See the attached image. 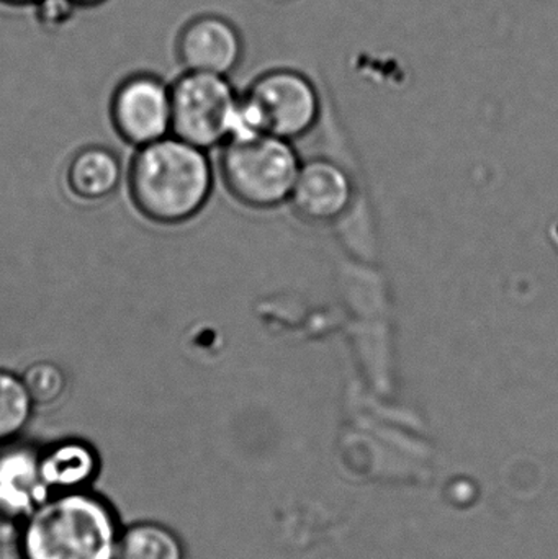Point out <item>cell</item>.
Masks as SVG:
<instances>
[{
	"label": "cell",
	"instance_id": "cell-1",
	"mask_svg": "<svg viewBox=\"0 0 558 559\" xmlns=\"http://www.w3.org/2000/svg\"><path fill=\"white\" fill-rule=\"evenodd\" d=\"M121 531L114 506L84 489L46 499L13 538L19 559H115Z\"/></svg>",
	"mask_w": 558,
	"mask_h": 559
},
{
	"label": "cell",
	"instance_id": "cell-2",
	"mask_svg": "<svg viewBox=\"0 0 558 559\" xmlns=\"http://www.w3.org/2000/svg\"><path fill=\"white\" fill-rule=\"evenodd\" d=\"M134 205L153 222L176 225L195 216L212 192L203 150L179 138L141 146L130 170Z\"/></svg>",
	"mask_w": 558,
	"mask_h": 559
},
{
	"label": "cell",
	"instance_id": "cell-3",
	"mask_svg": "<svg viewBox=\"0 0 558 559\" xmlns=\"http://www.w3.org/2000/svg\"><path fill=\"white\" fill-rule=\"evenodd\" d=\"M219 166L229 193L258 210L287 202L301 167L290 141L251 131L226 141Z\"/></svg>",
	"mask_w": 558,
	"mask_h": 559
},
{
	"label": "cell",
	"instance_id": "cell-4",
	"mask_svg": "<svg viewBox=\"0 0 558 559\" xmlns=\"http://www.w3.org/2000/svg\"><path fill=\"white\" fill-rule=\"evenodd\" d=\"M320 114V94L308 75L297 69H269L239 98L238 133L251 131L290 141L307 134Z\"/></svg>",
	"mask_w": 558,
	"mask_h": 559
},
{
	"label": "cell",
	"instance_id": "cell-5",
	"mask_svg": "<svg viewBox=\"0 0 558 559\" xmlns=\"http://www.w3.org/2000/svg\"><path fill=\"white\" fill-rule=\"evenodd\" d=\"M239 98L225 75L187 71L170 87V131L200 150L226 143L238 133Z\"/></svg>",
	"mask_w": 558,
	"mask_h": 559
},
{
	"label": "cell",
	"instance_id": "cell-6",
	"mask_svg": "<svg viewBox=\"0 0 558 559\" xmlns=\"http://www.w3.org/2000/svg\"><path fill=\"white\" fill-rule=\"evenodd\" d=\"M111 120L120 136L136 146L166 138L170 130V88L154 75H134L115 92Z\"/></svg>",
	"mask_w": 558,
	"mask_h": 559
},
{
	"label": "cell",
	"instance_id": "cell-7",
	"mask_svg": "<svg viewBox=\"0 0 558 559\" xmlns=\"http://www.w3.org/2000/svg\"><path fill=\"white\" fill-rule=\"evenodd\" d=\"M39 452L19 442L0 447V531H13L51 498L41 468Z\"/></svg>",
	"mask_w": 558,
	"mask_h": 559
},
{
	"label": "cell",
	"instance_id": "cell-8",
	"mask_svg": "<svg viewBox=\"0 0 558 559\" xmlns=\"http://www.w3.org/2000/svg\"><path fill=\"white\" fill-rule=\"evenodd\" d=\"M177 52L187 71L228 78L245 58V39L229 20L203 15L182 29Z\"/></svg>",
	"mask_w": 558,
	"mask_h": 559
},
{
	"label": "cell",
	"instance_id": "cell-9",
	"mask_svg": "<svg viewBox=\"0 0 558 559\" xmlns=\"http://www.w3.org/2000/svg\"><path fill=\"white\" fill-rule=\"evenodd\" d=\"M288 200L305 222L328 225L349 209L353 183L346 170L333 160H308L301 164Z\"/></svg>",
	"mask_w": 558,
	"mask_h": 559
},
{
	"label": "cell",
	"instance_id": "cell-10",
	"mask_svg": "<svg viewBox=\"0 0 558 559\" xmlns=\"http://www.w3.org/2000/svg\"><path fill=\"white\" fill-rule=\"evenodd\" d=\"M39 468L49 495L84 491L94 485L102 463L97 450L84 440H62L39 452Z\"/></svg>",
	"mask_w": 558,
	"mask_h": 559
},
{
	"label": "cell",
	"instance_id": "cell-11",
	"mask_svg": "<svg viewBox=\"0 0 558 559\" xmlns=\"http://www.w3.org/2000/svg\"><path fill=\"white\" fill-rule=\"evenodd\" d=\"M120 180V159L107 147H85L69 164V189L79 199H107L118 189Z\"/></svg>",
	"mask_w": 558,
	"mask_h": 559
},
{
	"label": "cell",
	"instance_id": "cell-12",
	"mask_svg": "<svg viewBox=\"0 0 558 559\" xmlns=\"http://www.w3.org/2000/svg\"><path fill=\"white\" fill-rule=\"evenodd\" d=\"M115 559H187V548L167 525L136 522L121 531Z\"/></svg>",
	"mask_w": 558,
	"mask_h": 559
},
{
	"label": "cell",
	"instance_id": "cell-13",
	"mask_svg": "<svg viewBox=\"0 0 558 559\" xmlns=\"http://www.w3.org/2000/svg\"><path fill=\"white\" fill-rule=\"evenodd\" d=\"M32 413L33 401L23 381L0 370V447L16 442Z\"/></svg>",
	"mask_w": 558,
	"mask_h": 559
},
{
	"label": "cell",
	"instance_id": "cell-14",
	"mask_svg": "<svg viewBox=\"0 0 558 559\" xmlns=\"http://www.w3.org/2000/svg\"><path fill=\"white\" fill-rule=\"evenodd\" d=\"M33 404L48 406L64 394L68 380L59 365L51 361H38L28 367L22 378Z\"/></svg>",
	"mask_w": 558,
	"mask_h": 559
},
{
	"label": "cell",
	"instance_id": "cell-15",
	"mask_svg": "<svg viewBox=\"0 0 558 559\" xmlns=\"http://www.w3.org/2000/svg\"><path fill=\"white\" fill-rule=\"evenodd\" d=\"M39 19L46 25H61L71 16L75 3L72 0H39Z\"/></svg>",
	"mask_w": 558,
	"mask_h": 559
},
{
	"label": "cell",
	"instance_id": "cell-16",
	"mask_svg": "<svg viewBox=\"0 0 558 559\" xmlns=\"http://www.w3.org/2000/svg\"><path fill=\"white\" fill-rule=\"evenodd\" d=\"M72 2H74L75 5L91 7L98 5V3L104 2V0H72Z\"/></svg>",
	"mask_w": 558,
	"mask_h": 559
},
{
	"label": "cell",
	"instance_id": "cell-17",
	"mask_svg": "<svg viewBox=\"0 0 558 559\" xmlns=\"http://www.w3.org/2000/svg\"><path fill=\"white\" fill-rule=\"evenodd\" d=\"M0 2L12 3V5H28V3H38L39 0H0Z\"/></svg>",
	"mask_w": 558,
	"mask_h": 559
}]
</instances>
